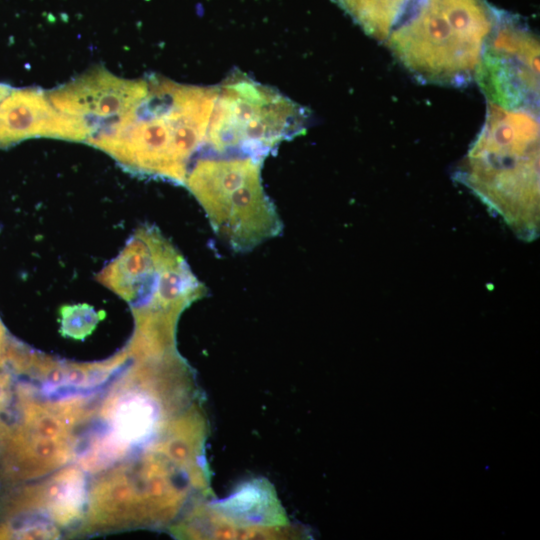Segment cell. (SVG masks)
Masks as SVG:
<instances>
[{"label":"cell","mask_w":540,"mask_h":540,"mask_svg":"<svg viewBox=\"0 0 540 540\" xmlns=\"http://www.w3.org/2000/svg\"><path fill=\"white\" fill-rule=\"evenodd\" d=\"M59 314L61 335L76 340L89 336L104 316L88 304L65 305Z\"/></svg>","instance_id":"5bb4252c"},{"label":"cell","mask_w":540,"mask_h":540,"mask_svg":"<svg viewBox=\"0 0 540 540\" xmlns=\"http://www.w3.org/2000/svg\"><path fill=\"white\" fill-rule=\"evenodd\" d=\"M87 498L84 471L79 466L64 467L43 482L3 495L0 522L37 518L67 528L83 520Z\"/></svg>","instance_id":"30bf717a"},{"label":"cell","mask_w":540,"mask_h":540,"mask_svg":"<svg viewBox=\"0 0 540 540\" xmlns=\"http://www.w3.org/2000/svg\"><path fill=\"white\" fill-rule=\"evenodd\" d=\"M13 87L0 83V147L15 144L10 129V94Z\"/></svg>","instance_id":"9a60e30c"},{"label":"cell","mask_w":540,"mask_h":540,"mask_svg":"<svg viewBox=\"0 0 540 540\" xmlns=\"http://www.w3.org/2000/svg\"><path fill=\"white\" fill-rule=\"evenodd\" d=\"M498 12L487 0H415L385 43L419 82L463 87L475 79Z\"/></svg>","instance_id":"7a4b0ae2"},{"label":"cell","mask_w":540,"mask_h":540,"mask_svg":"<svg viewBox=\"0 0 540 540\" xmlns=\"http://www.w3.org/2000/svg\"><path fill=\"white\" fill-rule=\"evenodd\" d=\"M10 339L0 320V367L5 365V356Z\"/></svg>","instance_id":"2e32d148"},{"label":"cell","mask_w":540,"mask_h":540,"mask_svg":"<svg viewBox=\"0 0 540 540\" xmlns=\"http://www.w3.org/2000/svg\"><path fill=\"white\" fill-rule=\"evenodd\" d=\"M216 94V86L149 77L141 102L87 142L133 172L184 184L192 156L206 143Z\"/></svg>","instance_id":"6da1fadb"},{"label":"cell","mask_w":540,"mask_h":540,"mask_svg":"<svg viewBox=\"0 0 540 540\" xmlns=\"http://www.w3.org/2000/svg\"><path fill=\"white\" fill-rule=\"evenodd\" d=\"M474 81L488 103L539 110V40L520 18L498 12Z\"/></svg>","instance_id":"ba28073f"},{"label":"cell","mask_w":540,"mask_h":540,"mask_svg":"<svg viewBox=\"0 0 540 540\" xmlns=\"http://www.w3.org/2000/svg\"><path fill=\"white\" fill-rule=\"evenodd\" d=\"M147 92L148 78L127 80L99 67L46 95L55 109L87 127L91 137L131 112Z\"/></svg>","instance_id":"9c48e42d"},{"label":"cell","mask_w":540,"mask_h":540,"mask_svg":"<svg viewBox=\"0 0 540 540\" xmlns=\"http://www.w3.org/2000/svg\"><path fill=\"white\" fill-rule=\"evenodd\" d=\"M77 425L60 404L35 386L15 381L14 394L0 414V484L33 480L75 459Z\"/></svg>","instance_id":"8992f818"},{"label":"cell","mask_w":540,"mask_h":540,"mask_svg":"<svg viewBox=\"0 0 540 540\" xmlns=\"http://www.w3.org/2000/svg\"><path fill=\"white\" fill-rule=\"evenodd\" d=\"M370 37L385 42L415 0H333Z\"/></svg>","instance_id":"7c38bea8"},{"label":"cell","mask_w":540,"mask_h":540,"mask_svg":"<svg viewBox=\"0 0 540 540\" xmlns=\"http://www.w3.org/2000/svg\"><path fill=\"white\" fill-rule=\"evenodd\" d=\"M216 89L206 142L220 155L264 159L307 126L309 116L302 106L240 71Z\"/></svg>","instance_id":"5b68a950"},{"label":"cell","mask_w":540,"mask_h":540,"mask_svg":"<svg viewBox=\"0 0 540 540\" xmlns=\"http://www.w3.org/2000/svg\"><path fill=\"white\" fill-rule=\"evenodd\" d=\"M174 249L157 228L143 226L97 278L133 308L142 306L151 296L159 271Z\"/></svg>","instance_id":"8fae6325"},{"label":"cell","mask_w":540,"mask_h":540,"mask_svg":"<svg viewBox=\"0 0 540 540\" xmlns=\"http://www.w3.org/2000/svg\"><path fill=\"white\" fill-rule=\"evenodd\" d=\"M221 510L240 524H265L280 519L278 503L262 483H248L227 498Z\"/></svg>","instance_id":"4fadbf2b"},{"label":"cell","mask_w":540,"mask_h":540,"mask_svg":"<svg viewBox=\"0 0 540 540\" xmlns=\"http://www.w3.org/2000/svg\"><path fill=\"white\" fill-rule=\"evenodd\" d=\"M262 162L243 155L205 157L186 176L184 185L204 209L214 233L234 252L251 251L283 230L263 187Z\"/></svg>","instance_id":"277c9868"},{"label":"cell","mask_w":540,"mask_h":540,"mask_svg":"<svg viewBox=\"0 0 540 540\" xmlns=\"http://www.w3.org/2000/svg\"><path fill=\"white\" fill-rule=\"evenodd\" d=\"M109 469L88 491L83 522L75 535L160 521L173 513L181 499L175 470L156 452Z\"/></svg>","instance_id":"52a82bcc"},{"label":"cell","mask_w":540,"mask_h":540,"mask_svg":"<svg viewBox=\"0 0 540 540\" xmlns=\"http://www.w3.org/2000/svg\"><path fill=\"white\" fill-rule=\"evenodd\" d=\"M539 110L488 103L462 181L508 223L535 229L539 208Z\"/></svg>","instance_id":"3957f363"}]
</instances>
